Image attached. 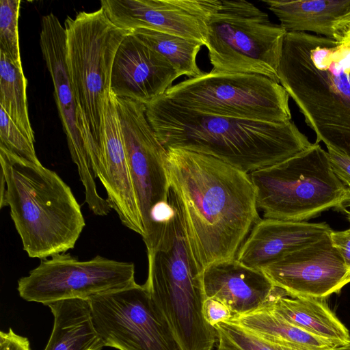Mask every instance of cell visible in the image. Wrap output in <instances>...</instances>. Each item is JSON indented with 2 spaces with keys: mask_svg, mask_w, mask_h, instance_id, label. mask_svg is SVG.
Masks as SVG:
<instances>
[{
  "mask_svg": "<svg viewBox=\"0 0 350 350\" xmlns=\"http://www.w3.org/2000/svg\"><path fill=\"white\" fill-rule=\"evenodd\" d=\"M166 150L170 202L198 271L201 273L213 262L234 259L261 219L249 174L212 156Z\"/></svg>",
  "mask_w": 350,
  "mask_h": 350,
  "instance_id": "obj_1",
  "label": "cell"
},
{
  "mask_svg": "<svg viewBox=\"0 0 350 350\" xmlns=\"http://www.w3.org/2000/svg\"><path fill=\"white\" fill-rule=\"evenodd\" d=\"M146 114L166 149L212 156L247 174L284 161L312 145L291 120L211 115L175 105L163 95L146 105Z\"/></svg>",
  "mask_w": 350,
  "mask_h": 350,
  "instance_id": "obj_2",
  "label": "cell"
},
{
  "mask_svg": "<svg viewBox=\"0 0 350 350\" xmlns=\"http://www.w3.org/2000/svg\"><path fill=\"white\" fill-rule=\"evenodd\" d=\"M278 75L315 142L350 158V40L286 32Z\"/></svg>",
  "mask_w": 350,
  "mask_h": 350,
  "instance_id": "obj_3",
  "label": "cell"
},
{
  "mask_svg": "<svg viewBox=\"0 0 350 350\" xmlns=\"http://www.w3.org/2000/svg\"><path fill=\"white\" fill-rule=\"evenodd\" d=\"M0 164V207H10L28 256L42 260L73 249L85 223L70 187L40 163L2 149Z\"/></svg>",
  "mask_w": 350,
  "mask_h": 350,
  "instance_id": "obj_4",
  "label": "cell"
},
{
  "mask_svg": "<svg viewBox=\"0 0 350 350\" xmlns=\"http://www.w3.org/2000/svg\"><path fill=\"white\" fill-rule=\"evenodd\" d=\"M172 208L147 248L144 285L180 350H213L217 334L202 314L201 273L188 250L178 213Z\"/></svg>",
  "mask_w": 350,
  "mask_h": 350,
  "instance_id": "obj_5",
  "label": "cell"
},
{
  "mask_svg": "<svg viewBox=\"0 0 350 350\" xmlns=\"http://www.w3.org/2000/svg\"><path fill=\"white\" fill-rule=\"evenodd\" d=\"M66 63L77 107L79 129L92 161L100 142L116 51L131 31L116 26L105 11L81 12L64 22Z\"/></svg>",
  "mask_w": 350,
  "mask_h": 350,
  "instance_id": "obj_6",
  "label": "cell"
},
{
  "mask_svg": "<svg viewBox=\"0 0 350 350\" xmlns=\"http://www.w3.org/2000/svg\"><path fill=\"white\" fill-rule=\"evenodd\" d=\"M264 218L305 221L329 208L345 211L350 189L335 174L319 143L249 174Z\"/></svg>",
  "mask_w": 350,
  "mask_h": 350,
  "instance_id": "obj_7",
  "label": "cell"
},
{
  "mask_svg": "<svg viewBox=\"0 0 350 350\" xmlns=\"http://www.w3.org/2000/svg\"><path fill=\"white\" fill-rule=\"evenodd\" d=\"M286 33L253 3L221 0L207 25L205 46L211 70L254 74L279 83L278 69Z\"/></svg>",
  "mask_w": 350,
  "mask_h": 350,
  "instance_id": "obj_8",
  "label": "cell"
},
{
  "mask_svg": "<svg viewBox=\"0 0 350 350\" xmlns=\"http://www.w3.org/2000/svg\"><path fill=\"white\" fill-rule=\"evenodd\" d=\"M163 96L211 115L273 122L292 118L289 96L280 83L254 74L211 70L172 85Z\"/></svg>",
  "mask_w": 350,
  "mask_h": 350,
  "instance_id": "obj_9",
  "label": "cell"
},
{
  "mask_svg": "<svg viewBox=\"0 0 350 350\" xmlns=\"http://www.w3.org/2000/svg\"><path fill=\"white\" fill-rule=\"evenodd\" d=\"M115 99L145 242L172 211L167 150L147 119L145 105L116 96Z\"/></svg>",
  "mask_w": 350,
  "mask_h": 350,
  "instance_id": "obj_10",
  "label": "cell"
},
{
  "mask_svg": "<svg viewBox=\"0 0 350 350\" xmlns=\"http://www.w3.org/2000/svg\"><path fill=\"white\" fill-rule=\"evenodd\" d=\"M135 265L100 255L81 261L59 253L40 260L18 281V291L27 301L48 303L70 299L89 300L135 283Z\"/></svg>",
  "mask_w": 350,
  "mask_h": 350,
  "instance_id": "obj_11",
  "label": "cell"
},
{
  "mask_svg": "<svg viewBox=\"0 0 350 350\" xmlns=\"http://www.w3.org/2000/svg\"><path fill=\"white\" fill-rule=\"evenodd\" d=\"M105 347L119 350H180L144 284L136 282L89 299Z\"/></svg>",
  "mask_w": 350,
  "mask_h": 350,
  "instance_id": "obj_12",
  "label": "cell"
},
{
  "mask_svg": "<svg viewBox=\"0 0 350 350\" xmlns=\"http://www.w3.org/2000/svg\"><path fill=\"white\" fill-rule=\"evenodd\" d=\"M40 45L53 81L55 100L70 156L85 189V202L94 215H106L111 207L98 194L92 159L78 126L76 103L66 63V29L53 13L42 18Z\"/></svg>",
  "mask_w": 350,
  "mask_h": 350,
  "instance_id": "obj_13",
  "label": "cell"
},
{
  "mask_svg": "<svg viewBox=\"0 0 350 350\" xmlns=\"http://www.w3.org/2000/svg\"><path fill=\"white\" fill-rule=\"evenodd\" d=\"M260 270L292 297L326 299L350 282V273L330 233Z\"/></svg>",
  "mask_w": 350,
  "mask_h": 350,
  "instance_id": "obj_14",
  "label": "cell"
},
{
  "mask_svg": "<svg viewBox=\"0 0 350 350\" xmlns=\"http://www.w3.org/2000/svg\"><path fill=\"white\" fill-rule=\"evenodd\" d=\"M219 0H102L100 8L118 27L148 29L206 44L207 25Z\"/></svg>",
  "mask_w": 350,
  "mask_h": 350,
  "instance_id": "obj_15",
  "label": "cell"
},
{
  "mask_svg": "<svg viewBox=\"0 0 350 350\" xmlns=\"http://www.w3.org/2000/svg\"><path fill=\"white\" fill-rule=\"evenodd\" d=\"M96 178L105 187L111 209L121 223L143 238L141 220L130 174L115 96L110 92L107 100L100 145L92 159Z\"/></svg>",
  "mask_w": 350,
  "mask_h": 350,
  "instance_id": "obj_16",
  "label": "cell"
},
{
  "mask_svg": "<svg viewBox=\"0 0 350 350\" xmlns=\"http://www.w3.org/2000/svg\"><path fill=\"white\" fill-rule=\"evenodd\" d=\"M179 77L166 59L131 32L116 51L110 92L147 105L163 95Z\"/></svg>",
  "mask_w": 350,
  "mask_h": 350,
  "instance_id": "obj_17",
  "label": "cell"
},
{
  "mask_svg": "<svg viewBox=\"0 0 350 350\" xmlns=\"http://www.w3.org/2000/svg\"><path fill=\"white\" fill-rule=\"evenodd\" d=\"M332 230L325 222L260 219L235 258L249 267L260 270L287 254L319 240Z\"/></svg>",
  "mask_w": 350,
  "mask_h": 350,
  "instance_id": "obj_18",
  "label": "cell"
},
{
  "mask_svg": "<svg viewBox=\"0 0 350 350\" xmlns=\"http://www.w3.org/2000/svg\"><path fill=\"white\" fill-rule=\"evenodd\" d=\"M201 282L204 299H219L233 315L263 307L275 288L261 270L249 267L236 258L207 266L201 273Z\"/></svg>",
  "mask_w": 350,
  "mask_h": 350,
  "instance_id": "obj_19",
  "label": "cell"
},
{
  "mask_svg": "<svg viewBox=\"0 0 350 350\" xmlns=\"http://www.w3.org/2000/svg\"><path fill=\"white\" fill-rule=\"evenodd\" d=\"M286 32L314 33L342 43L350 39V0H264Z\"/></svg>",
  "mask_w": 350,
  "mask_h": 350,
  "instance_id": "obj_20",
  "label": "cell"
},
{
  "mask_svg": "<svg viewBox=\"0 0 350 350\" xmlns=\"http://www.w3.org/2000/svg\"><path fill=\"white\" fill-rule=\"evenodd\" d=\"M264 306L291 324L330 341L337 347L350 342L348 329L330 309L325 299L292 297L275 286Z\"/></svg>",
  "mask_w": 350,
  "mask_h": 350,
  "instance_id": "obj_21",
  "label": "cell"
},
{
  "mask_svg": "<svg viewBox=\"0 0 350 350\" xmlns=\"http://www.w3.org/2000/svg\"><path fill=\"white\" fill-rule=\"evenodd\" d=\"M54 323L44 350H101L104 343L96 332L89 300L70 299L45 304Z\"/></svg>",
  "mask_w": 350,
  "mask_h": 350,
  "instance_id": "obj_22",
  "label": "cell"
},
{
  "mask_svg": "<svg viewBox=\"0 0 350 350\" xmlns=\"http://www.w3.org/2000/svg\"><path fill=\"white\" fill-rule=\"evenodd\" d=\"M271 342L295 350H334L330 341L291 324L263 306L243 314L232 315L228 321Z\"/></svg>",
  "mask_w": 350,
  "mask_h": 350,
  "instance_id": "obj_23",
  "label": "cell"
},
{
  "mask_svg": "<svg viewBox=\"0 0 350 350\" xmlns=\"http://www.w3.org/2000/svg\"><path fill=\"white\" fill-rule=\"evenodd\" d=\"M27 85L23 66H18L0 51V107L23 133L34 142V132L28 113Z\"/></svg>",
  "mask_w": 350,
  "mask_h": 350,
  "instance_id": "obj_24",
  "label": "cell"
},
{
  "mask_svg": "<svg viewBox=\"0 0 350 350\" xmlns=\"http://www.w3.org/2000/svg\"><path fill=\"white\" fill-rule=\"evenodd\" d=\"M139 40L166 59L179 76L189 78L203 72L196 63V57L204 44L197 40L148 29L131 31Z\"/></svg>",
  "mask_w": 350,
  "mask_h": 350,
  "instance_id": "obj_25",
  "label": "cell"
},
{
  "mask_svg": "<svg viewBox=\"0 0 350 350\" xmlns=\"http://www.w3.org/2000/svg\"><path fill=\"white\" fill-rule=\"evenodd\" d=\"M214 327L218 345L232 350H295L266 340L230 321L218 323Z\"/></svg>",
  "mask_w": 350,
  "mask_h": 350,
  "instance_id": "obj_26",
  "label": "cell"
},
{
  "mask_svg": "<svg viewBox=\"0 0 350 350\" xmlns=\"http://www.w3.org/2000/svg\"><path fill=\"white\" fill-rule=\"evenodd\" d=\"M21 3L20 0L0 1V51L23 66L18 28Z\"/></svg>",
  "mask_w": 350,
  "mask_h": 350,
  "instance_id": "obj_27",
  "label": "cell"
},
{
  "mask_svg": "<svg viewBox=\"0 0 350 350\" xmlns=\"http://www.w3.org/2000/svg\"><path fill=\"white\" fill-rule=\"evenodd\" d=\"M0 149L20 159L40 163L35 151L34 142L27 137L0 107Z\"/></svg>",
  "mask_w": 350,
  "mask_h": 350,
  "instance_id": "obj_28",
  "label": "cell"
},
{
  "mask_svg": "<svg viewBox=\"0 0 350 350\" xmlns=\"http://www.w3.org/2000/svg\"><path fill=\"white\" fill-rule=\"evenodd\" d=\"M202 314L206 321L213 327L220 323L228 321L233 314L222 301L215 298H205Z\"/></svg>",
  "mask_w": 350,
  "mask_h": 350,
  "instance_id": "obj_29",
  "label": "cell"
},
{
  "mask_svg": "<svg viewBox=\"0 0 350 350\" xmlns=\"http://www.w3.org/2000/svg\"><path fill=\"white\" fill-rule=\"evenodd\" d=\"M327 149L334 172L350 189V158L332 148Z\"/></svg>",
  "mask_w": 350,
  "mask_h": 350,
  "instance_id": "obj_30",
  "label": "cell"
},
{
  "mask_svg": "<svg viewBox=\"0 0 350 350\" xmlns=\"http://www.w3.org/2000/svg\"><path fill=\"white\" fill-rule=\"evenodd\" d=\"M330 238L350 273V228L342 231L332 230Z\"/></svg>",
  "mask_w": 350,
  "mask_h": 350,
  "instance_id": "obj_31",
  "label": "cell"
},
{
  "mask_svg": "<svg viewBox=\"0 0 350 350\" xmlns=\"http://www.w3.org/2000/svg\"><path fill=\"white\" fill-rule=\"evenodd\" d=\"M0 350H31L29 340L19 336L10 328L0 332Z\"/></svg>",
  "mask_w": 350,
  "mask_h": 350,
  "instance_id": "obj_32",
  "label": "cell"
},
{
  "mask_svg": "<svg viewBox=\"0 0 350 350\" xmlns=\"http://www.w3.org/2000/svg\"><path fill=\"white\" fill-rule=\"evenodd\" d=\"M334 350H350V342L345 345L338 347Z\"/></svg>",
  "mask_w": 350,
  "mask_h": 350,
  "instance_id": "obj_33",
  "label": "cell"
},
{
  "mask_svg": "<svg viewBox=\"0 0 350 350\" xmlns=\"http://www.w3.org/2000/svg\"><path fill=\"white\" fill-rule=\"evenodd\" d=\"M217 350H232V349H228V348H226V347H224L223 346H221V345H218Z\"/></svg>",
  "mask_w": 350,
  "mask_h": 350,
  "instance_id": "obj_34",
  "label": "cell"
},
{
  "mask_svg": "<svg viewBox=\"0 0 350 350\" xmlns=\"http://www.w3.org/2000/svg\"><path fill=\"white\" fill-rule=\"evenodd\" d=\"M347 218L349 221V222L350 223V211H348L347 212Z\"/></svg>",
  "mask_w": 350,
  "mask_h": 350,
  "instance_id": "obj_35",
  "label": "cell"
},
{
  "mask_svg": "<svg viewBox=\"0 0 350 350\" xmlns=\"http://www.w3.org/2000/svg\"><path fill=\"white\" fill-rule=\"evenodd\" d=\"M347 205L348 206H350V200L347 202Z\"/></svg>",
  "mask_w": 350,
  "mask_h": 350,
  "instance_id": "obj_36",
  "label": "cell"
},
{
  "mask_svg": "<svg viewBox=\"0 0 350 350\" xmlns=\"http://www.w3.org/2000/svg\"><path fill=\"white\" fill-rule=\"evenodd\" d=\"M349 40H350V39H349ZM349 40H348V41H349Z\"/></svg>",
  "mask_w": 350,
  "mask_h": 350,
  "instance_id": "obj_37",
  "label": "cell"
}]
</instances>
